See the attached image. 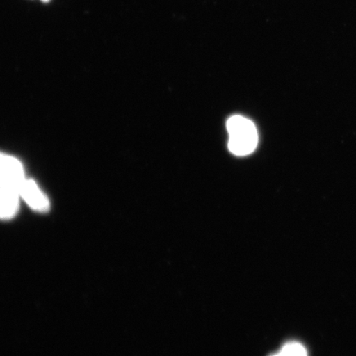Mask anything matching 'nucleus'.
<instances>
[{
  "mask_svg": "<svg viewBox=\"0 0 356 356\" xmlns=\"http://www.w3.org/2000/svg\"><path fill=\"white\" fill-rule=\"evenodd\" d=\"M229 135V149L237 156L250 154L257 148L258 134L255 124L242 115H234L227 122Z\"/></svg>",
  "mask_w": 356,
  "mask_h": 356,
  "instance_id": "obj_1",
  "label": "nucleus"
},
{
  "mask_svg": "<svg viewBox=\"0 0 356 356\" xmlns=\"http://www.w3.org/2000/svg\"><path fill=\"white\" fill-rule=\"evenodd\" d=\"M20 198L24 200L33 211L47 212L50 209V202L47 195L40 189L33 180L25 179L17 186Z\"/></svg>",
  "mask_w": 356,
  "mask_h": 356,
  "instance_id": "obj_2",
  "label": "nucleus"
},
{
  "mask_svg": "<svg viewBox=\"0 0 356 356\" xmlns=\"http://www.w3.org/2000/svg\"><path fill=\"white\" fill-rule=\"evenodd\" d=\"M25 178L24 168L19 160L11 155L0 153V180L17 188Z\"/></svg>",
  "mask_w": 356,
  "mask_h": 356,
  "instance_id": "obj_3",
  "label": "nucleus"
},
{
  "mask_svg": "<svg viewBox=\"0 0 356 356\" xmlns=\"http://www.w3.org/2000/svg\"><path fill=\"white\" fill-rule=\"evenodd\" d=\"M20 195L15 186H6L0 191V219H10L19 208Z\"/></svg>",
  "mask_w": 356,
  "mask_h": 356,
  "instance_id": "obj_4",
  "label": "nucleus"
},
{
  "mask_svg": "<svg viewBox=\"0 0 356 356\" xmlns=\"http://www.w3.org/2000/svg\"><path fill=\"white\" fill-rule=\"evenodd\" d=\"M271 356H308L305 347L298 342H291L282 347L280 353Z\"/></svg>",
  "mask_w": 356,
  "mask_h": 356,
  "instance_id": "obj_5",
  "label": "nucleus"
},
{
  "mask_svg": "<svg viewBox=\"0 0 356 356\" xmlns=\"http://www.w3.org/2000/svg\"><path fill=\"white\" fill-rule=\"evenodd\" d=\"M6 186H12L6 185V184H4V182H3L1 180H0V191H1L4 188H6Z\"/></svg>",
  "mask_w": 356,
  "mask_h": 356,
  "instance_id": "obj_6",
  "label": "nucleus"
},
{
  "mask_svg": "<svg viewBox=\"0 0 356 356\" xmlns=\"http://www.w3.org/2000/svg\"><path fill=\"white\" fill-rule=\"evenodd\" d=\"M42 1L47 2V1H49V0H42Z\"/></svg>",
  "mask_w": 356,
  "mask_h": 356,
  "instance_id": "obj_7",
  "label": "nucleus"
}]
</instances>
